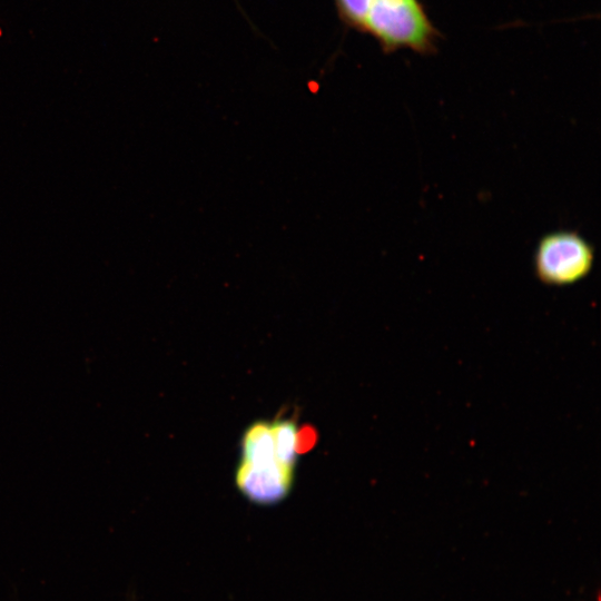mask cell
I'll return each instance as SVG.
<instances>
[{
    "label": "cell",
    "mask_w": 601,
    "mask_h": 601,
    "mask_svg": "<svg viewBox=\"0 0 601 601\" xmlns=\"http://www.w3.org/2000/svg\"><path fill=\"white\" fill-rule=\"evenodd\" d=\"M362 28L386 51L407 48L426 53L436 39V30L420 0H372Z\"/></svg>",
    "instance_id": "cell-1"
},
{
    "label": "cell",
    "mask_w": 601,
    "mask_h": 601,
    "mask_svg": "<svg viewBox=\"0 0 601 601\" xmlns=\"http://www.w3.org/2000/svg\"><path fill=\"white\" fill-rule=\"evenodd\" d=\"M593 260L592 246L578 233L554 231L540 239L534 254V270L546 285H571L589 275Z\"/></svg>",
    "instance_id": "cell-2"
},
{
    "label": "cell",
    "mask_w": 601,
    "mask_h": 601,
    "mask_svg": "<svg viewBox=\"0 0 601 601\" xmlns=\"http://www.w3.org/2000/svg\"><path fill=\"white\" fill-rule=\"evenodd\" d=\"M372 0H337L339 10L351 24L355 27L363 26Z\"/></svg>",
    "instance_id": "cell-3"
}]
</instances>
